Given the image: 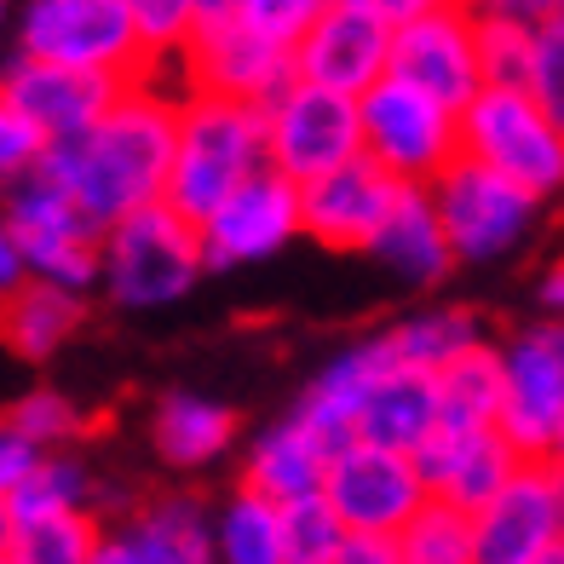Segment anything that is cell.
<instances>
[{
    "label": "cell",
    "mask_w": 564,
    "mask_h": 564,
    "mask_svg": "<svg viewBox=\"0 0 564 564\" xmlns=\"http://www.w3.org/2000/svg\"><path fill=\"white\" fill-rule=\"evenodd\" d=\"M173 150H178V105L156 87L127 82L121 98L98 116L87 133L46 144L41 173L82 202L93 225H116L121 214L167 196L173 178Z\"/></svg>",
    "instance_id": "1"
},
{
    "label": "cell",
    "mask_w": 564,
    "mask_h": 564,
    "mask_svg": "<svg viewBox=\"0 0 564 564\" xmlns=\"http://www.w3.org/2000/svg\"><path fill=\"white\" fill-rule=\"evenodd\" d=\"M271 162V110L253 98H230L191 87L178 98V150H173V178L167 202L196 225L242 185L248 173Z\"/></svg>",
    "instance_id": "2"
},
{
    "label": "cell",
    "mask_w": 564,
    "mask_h": 564,
    "mask_svg": "<svg viewBox=\"0 0 564 564\" xmlns=\"http://www.w3.org/2000/svg\"><path fill=\"white\" fill-rule=\"evenodd\" d=\"M202 276H208L202 225L191 214H178L167 196L105 225V276H98V289H105L116 312L178 305Z\"/></svg>",
    "instance_id": "3"
},
{
    "label": "cell",
    "mask_w": 564,
    "mask_h": 564,
    "mask_svg": "<svg viewBox=\"0 0 564 564\" xmlns=\"http://www.w3.org/2000/svg\"><path fill=\"white\" fill-rule=\"evenodd\" d=\"M432 202L444 214V230H449L460 265L507 260L512 248H524V237L542 219V196L524 191L519 178H507L501 167L467 156V150L432 178Z\"/></svg>",
    "instance_id": "4"
},
{
    "label": "cell",
    "mask_w": 564,
    "mask_h": 564,
    "mask_svg": "<svg viewBox=\"0 0 564 564\" xmlns=\"http://www.w3.org/2000/svg\"><path fill=\"white\" fill-rule=\"evenodd\" d=\"M460 150L519 178L542 202L564 196V127L530 87H484L460 110Z\"/></svg>",
    "instance_id": "5"
},
{
    "label": "cell",
    "mask_w": 564,
    "mask_h": 564,
    "mask_svg": "<svg viewBox=\"0 0 564 564\" xmlns=\"http://www.w3.org/2000/svg\"><path fill=\"white\" fill-rule=\"evenodd\" d=\"M12 41L18 53L105 69V75H121V82H139L150 69V53L139 41L127 0H23Z\"/></svg>",
    "instance_id": "6"
},
{
    "label": "cell",
    "mask_w": 564,
    "mask_h": 564,
    "mask_svg": "<svg viewBox=\"0 0 564 564\" xmlns=\"http://www.w3.org/2000/svg\"><path fill=\"white\" fill-rule=\"evenodd\" d=\"M364 156H375L403 185H432L460 156V110L403 75H380L364 93Z\"/></svg>",
    "instance_id": "7"
},
{
    "label": "cell",
    "mask_w": 564,
    "mask_h": 564,
    "mask_svg": "<svg viewBox=\"0 0 564 564\" xmlns=\"http://www.w3.org/2000/svg\"><path fill=\"white\" fill-rule=\"evenodd\" d=\"M265 110H271V167H282L300 185L364 156V98L294 75Z\"/></svg>",
    "instance_id": "8"
},
{
    "label": "cell",
    "mask_w": 564,
    "mask_h": 564,
    "mask_svg": "<svg viewBox=\"0 0 564 564\" xmlns=\"http://www.w3.org/2000/svg\"><path fill=\"white\" fill-rule=\"evenodd\" d=\"M305 237V202H300V178L282 167H260L230 191L219 208L202 219V253L208 271H237V265H260L276 260L289 242Z\"/></svg>",
    "instance_id": "9"
},
{
    "label": "cell",
    "mask_w": 564,
    "mask_h": 564,
    "mask_svg": "<svg viewBox=\"0 0 564 564\" xmlns=\"http://www.w3.org/2000/svg\"><path fill=\"white\" fill-rule=\"evenodd\" d=\"M564 421V317H535L501 340V432L524 455H553Z\"/></svg>",
    "instance_id": "10"
},
{
    "label": "cell",
    "mask_w": 564,
    "mask_h": 564,
    "mask_svg": "<svg viewBox=\"0 0 564 564\" xmlns=\"http://www.w3.org/2000/svg\"><path fill=\"white\" fill-rule=\"evenodd\" d=\"M478 564H535L564 547V460L524 455L501 490L473 512Z\"/></svg>",
    "instance_id": "11"
},
{
    "label": "cell",
    "mask_w": 564,
    "mask_h": 564,
    "mask_svg": "<svg viewBox=\"0 0 564 564\" xmlns=\"http://www.w3.org/2000/svg\"><path fill=\"white\" fill-rule=\"evenodd\" d=\"M392 75L449 110H467L490 87L484 82V46H478V7L473 0H438L432 12L392 30Z\"/></svg>",
    "instance_id": "12"
},
{
    "label": "cell",
    "mask_w": 564,
    "mask_h": 564,
    "mask_svg": "<svg viewBox=\"0 0 564 564\" xmlns=\"http://www.w3.org/2000/svg\"><path fill=\"white\" fill-rule=\"evenodd\" d=\"M323 496L335 501L346 530H380L398 535L415 512L432 501V484L421 473V460L409 449H387L369 438H351L346 449L328 455Z\"/></svg>",
    "instance_id": "13"
},
{
    "label": "cell",
    "mask_w": 564,
    "mask_h": 564,
    "mask_svg": "<svg viewBox=\"0 0 564 564\" xmlns=\"http://www.w3.org/2000/svg\"><path fill=\"white\" fill-rule=\"evenodd\" d=\"M121 87H127L121 75L35 58V53H18V46H12V58H0V93H7L46 139L87 133V127L121 98Z\"/></svg>",
    "instance_id": "14"
},
{
    "label": "cell",
    "mask_w": 564,
    "mask_h": 564,
    "mask_svg": "<svg viewBox=\"0 0 564 564\" xmlns=\"http://www.w3.org/2000/svg\"><path fill=\"white\" fill-rule=\"evenodd\" d=\"M398 185L387 167L375 156H351L340 162L335 173L300 185V202H305V237L335 248V253H369L375 230L387 225L392 202H398Z\"/></svg>",
    "instance_id": "15"
},
{
    "label": "cell",
    "mask_w": 564,
    "mask_h": 564,
    "mask_svg": "<svg viewBox=\"0 0 564 564\" xmlns=\"http://www.w3.org/2000/svg\"><path fill=\"white\" fill-rule=\"evenodd\" d=\"M294 75L364 98L380 75H392V23L335 0V7L294 41Z\"/></svg>",
    "instance_id": "16"
},
{
    "label": "cell",
    "mask_w": 564,
    "mask_h": 564,
    "mask_svg": "<svg viewBox=\"0 0 564 564\" xmlns=\"http://www.w3.org/2000/svg\"><path fill=\"white\" fill-rule=\"evenodd\" d=\"M185 75L191 87L271 105L294 82V46H282L265 30H253L248 18H237V23H219V30H196V41L185 46Z\"/></svg>",
    "instance_id": "17"
},
{
    "label": "cell",
    "mask_w": 564,
    "mask_h": 564,
    "mask_svg": "<svg viewBox=\"0 0 564 564\" xmlns=\"http://www.w3.org/2000/svg\"><path fill=\"white\" fill-rule=\"evenodd\" d=\"M415 460H421V473L432 484V496L478 512L512 473L524 467V449L512 444L501 426H438L415 449Z\"/></svg>",
    "instance_id": "18"
},
{
    "label": "cell",
    "mask_w": 564,
    "mask_h": 564,
    "mask_svg": "<svg viewBox=\"0 0 564 564\" xmlns=\"http://www.w3.org/2000/svg\"><path fill=\"white\" fill-rule=\"evenodd\" d=\"M392 364H398L392 335H369V340L346 346L340 357H328V364L317 369V380L300 392L294 415L312 426L328 449H346V444L357 438V409H364L369 387H375V380L387 375Z\"/></svg>",
    "instance_id": "19"
},
{
    "label": "cell",
    "mask_w": 564,
    "mask_h": 564,
    "mask_svg": "<svg viewBox=\"0 0 564 564\" xmlns=\"http://www.w3.org/2000/svg\"><path fill=\"white\" fill-rule=\"evenodd\" d=\"M369 253L398 282H409V289H438V282L460 265L449 230H444V214H438V202H432V185H398V202H392L387 225L375 230Z\"/></svg>",
    "instance_id": "20"
},
{
    "label": "cell",
    "mask_w": 564,
    "mask_h": 564,
    "mask_svg": "<svg viewBox=\"0 0 564 564\" xmlns=\"http://www.w3.org/2000/svg\"><path fill=\"white\" fill-rule=\"evenodd\" d=\"M438 426H444L438 375L415 369V364H392L369 387L364 409H357V438L387 444V449H409V455H415Z\"/></svg>",
    "instance_id": "21"
},
{
    "label": "cell",
    "mask_w": 564,
    "mask_h": 564,
    "mask_svg": "<svg viewBox=\"0 0 564 564\" xmlns=\"http://www.w3.org/2000/svg\"><path fill=\"white\" fill-rule=\"evenodd\" d=\"M87 317V294L64 282L30 276L12 300H0V346L23 364H46Z\"/></svg>",
    "instance_id": "22"
},
{
    "label": "cell",
    "mask_w": 564,
    "mask_h": 564,
    "mask_svg": "<svg viewBox=\"0 0 564 564\" xmlns=\"http://www.w3.org/2000/svg\"><path fill=\"white\" fill-rule=\"evenodd\" d=\"M328 455L335 449H328L300 415H282L276 426H265L260 438H253V449L242 460V484L265 490L271 501L312 496V490H323V478H328Z\"/></svg>",
    "instance_id": "23"
},
{
    "label": "cell",
    "mask_w": 564,
    "mask_h": 564,
    "mask_svg": "<svg viewBox=\"0 0 564 564\" xmlns=\"http://www.w3.org/2000/svg\"><path fill=\"white\" fill-rule=\"evenodd\" d=\"M150 444L173 473H202L237 444V415L202 392H167L150 415Z\"/></svg>",
    "instance_id": "24"
},
{
    "label": "cell",
    "mask_w": 564,
    "mask_h": 564,
    "mask_svg": "<svg viewBox=\"0 0 564 564\" xmlns=\"http://www.w3.org/2000/svg\"><path fill=\"white\" fill-rule=\"evenodd\" d=\"M127 530L139 535L150 564H219L214 547V512L196 496H150Z\"/></svg>",
    "instance_id": "25"
},
{
    "label": "cell",
    "mask_w": 564,
    "mask_h": 564,
    "mask_svg": "<svg viewBox=\"0 0 564 564\" xmlns=\"http://www.w3.org/2000/svg\"><path fill=\"white\" fill-rule=\"evenodd\" d=\"M214 547L219 564H289V535H282V501H271L253 484H237L214 512Z\"/></svg>",
    "instance_id": "26"
},
{
    "label": "cell",
    "mask_w": 564,
    "mask_h": 564,
    "mask_svg": "<svg viewBox=\"0 0 564 564\" xmlns=\"http://www.w3.org/2000/svg\"><path fill=\"white\" fill-rule=\"evenodd\" d=\"M387 335H392L398 364H415V369H432V375H438L449 357L473 351L478 340H490V328H484V317L467 312V305H426V312L392 323Z\"/></svg>",
    "instance_id": "27"
},
{
    "label": "cell",
    "mask_w": 564,
    "mask_h": 564,
    "mask_svg": "<svg viewBox=\"0 0 564 564\" xmlns=\"http://www.w3.org/2000/svg\"><path fill=\"white\" fill-rule=\"evenodd\" d=\"M444 426H501V346L478 340L438 369Z\"/></svg>",
    "instance_id": "28"
},
{
    "label": "cell",
    "mask_w": 564,
    "mask_h": 564,
    "mask_svg": "<svg viewBox=\"0 0 564 564\" xmlns=\"http://www.w3.org/2000/svg\"><path fill=\"white\" fill-rule=\"evenodd\" d=\"M98 535H105V519L93 507L46 512V519H12L7 564H93Z\"/></svg>",
    "instance_id": "29"
},
{
    "label": "cell",
    "mask_w": 564,
    "mask_h": 564,
    "mask_svg": "<svg viewBox=\"0 0 564 564\" xmlns=\"http://www.w3.org/2000/svg\"><path fill=\"white\" fill-rule=\"evenodd\" d=\"M93 490H98V478L69 449H41L35 467L23 473V484L7 496V507H12V519H46V512L93 507Z\"/></svg>",
    "instance_id": "30"
},
{
    "label": "cell",
    "mask_w": 564,
    "mask_h": 564,
    "mask_svg": "<svg viewBox=\"0 0 564 564\" xmlns=\"http://www.w3.org/2000/svg\"><path fill=\"white\" fill-rule=\"evenodd\" d=\"M398 547H403V564H478L473 512L444 501V496H432L415 519L398 530Z\"/></svg>",
    "instance_id": "31"
},
{
    "label": "cell",
    "mask_w": 564,
    "mask_h": 564,
    "mask_svg": "<svg viewBox=\"0 0 564 564\" xmlns=\"http://www.w3.org/2000/svg\"><path fill=\"white\" fill-rule=\"evenodd\" d=\"M535 35H542V23L478 7L484 82H490V87H530V69H535Z\"/></svg>",
    "instance_id": "32"
},
{
    "label": "cell",
    "mask_w": 564,
    "mask_h": 564,
    "mask_svg": "<svg viewBox=\"0 0 564 564\" xmlns=\"http://www.w3.org/2000/svg\"><path fill=\"white\" fill-rule=\"evenodd\" d=\"M282 535H289V564H335L346 542V519L323 490L282 501Z\"/></svg>",
    "instance_id": "33"
},
{
    "label": "cell",
    "mask_w": 564,
    "mask_h": 564,
    "mask_svg": "<svg viewBox=\"0 0 564 564\" xmlns=\"http://www.w3.org/2000/svg\"><path fill=\"white\" fill-rule=\"evenodd\" d=\"M7 421L30 438L35 449H69L75 438H87L93 432V421L75 409L64 392H53V387H35V392H23L12 409H7Z\"/></svg>",
    "instance_id": "34"
},
{
    "label": "cell",
    "mask_w": 564,
    "mask_h": 564,
    "mask_svg": "<svg viewBox=\"0 0 564 564\" xmlns=\"http://www.w3.org/2000/svg\"><path fill=\"white\" fill-rule=\"evenodd\" d=\"M127 12L139 23V41L150 58L185 53L202 30V0H127Z\"/></svg>",
    "instance_id": "35"
},
{
    "label": "cell",
    "mask_w": 564,
    "mask_h": 564,
    "mask_svg": "<svg viewBox=\"0 0 564 564\" xmlns=\"http://www.w3.org/2000/svg\"><path fill=\"white\" fill-rule=\"evenodd\" d=\"M46 139L41 127L23 116L7 93H0V191H12L18 178H30V173H41V162H46Z\"/></svg>",
    "instance_id": "36"
},
{
    "label": "cell",
    "mask_w": 564,
    "mask_h": 564,
    "mask_svg": "<svg viewBox=\"0 0 564 564\" xmlns=\"http://www.w3.org/2000/svg\"><path fill=\"white\" fill-rule=\"evenodd\" d=\"M530 93L542 98V110L564 127V12H553L535 35V69H530Z\"/></svg>",
    "instance_id": "37"
},
{
    "label": "cell",
    "mask_w": 564,
    "mask_h": 564,
    "mask_svg": "<svg viewBox=\"0 0 564 564\" xmlns=\"http://www.w3.org/2000/svg\"><path fill=\"white\" fill-rule=\"evenodd\" d=\"M328 7H335V0H248V23L265 30L271 41H282V46H294Z\"/></svg>",
    "instance_id": "38"
},
{
    "label": "cell",
    "mask_w": 564,
    "mask_h": 564,
    "mask_svg": "<svg viewBox=\"0 0 564 564\" xmlns=\"http://www.w3.org/2000/svg\"><path fill=\"white\" fill-rule=\"evenodd\" d=\"M35 455H41V449L23 438V432H18L7 415H0V501H7L18 484H23V473L35 467Z\"/></svg>",
    "instance_id": "39"
},
{
    "label": "cell",
    "mask_w": 564,
    "mask_h": 564,
    "mask_svg": "<svg viewBox=\"0 0 564 564\" xmlns=\"http://www.w3.org/2000/svg\"><path fill=\"white\" fill-rule=\"evenodd\" d=\"M335 564H403V547L398 535H380V530H346Z\"/></svg>",
    "instance_id": "40"
},
{
    "label": "cell",
    "mask_w": 564,
    "mask_h": 564,
    "mask_svg": "<svg viewBox=\"0 0 564 564\" xmlns=\"http://www.w3.org/2000/svg\"><path fill=\"white\" fill-rule=\"evenodd\" d=\"M23 282H30V253H23L18 230L7 219V208H0V300H12Z\"/></svg>",
    "instance_id": "41"
},
{
    "label": "cell",
    "mask_w": 564,
    "mask_h": 564,
    "mask_svg": "<svg viewBox=\"0 0 564 564\" xmlns=\"http://www.w3.org/2000/svg\"><path fill=\"white\" fill-rule=\"evenodd\" d=\"M93 564H150L144 547H139V535L127 530V524H105V535H98V553Z\"/></svg>",
    "instance_id": "42"
},
{
    "label": "cell",
    "mask_w": 564,
    "mask_h": 564,
    "mask_svg": "<svg viewBox=\"0 0 564 564\" xmlns=\"http://www.w3.org/2000/svg\"><path fill=\"white\" fill-rule=\"evenodd\" d=\"M346 7H357V12H369V18H380V23H409V18H421V12H432L438 0H346Z\"/></svg>",
    "instance_id": "43"
},
{
    "label": "cell",
    "mask_w": 564,
    "mask_h": 564,
    "mask_svg": "<svg viewBox=\"0 0 564 564\" xmlns=\"http://www.w3.org/2000/svg\"><path fill=\"white\" fill-rule=\"evenodd\" d=\"M490 12H512V18H530V23H547L558 12V0H478Z\"/></svg>",
    "instance_id": "44"
},
{
    "label": "cell",
    "mask_w": 564,
    "mask_h": 564,
    "mask_svg": "<svg viewBox=\"0 0 564 564\" xmlns=\"http://www.w3.org/2000/svg\"><path fill=\"white\" fill-rule=\"evenodd\" d=\"M237 18H248V0H202V30H219Z\"/></svg>",
    "instance_id": "45"
},
{
    "label": "cell",
    "mask_w": 564,
    "mask_h": 564,
    "mask_svg": "<svg viewBox=\"0 0 564 564\" xmlns=\"http://www.w3.org/2000/svg\"><path fill=\"white\" fill-rule=\"evenodd\" d=\"M535 294H542V312L547 317H564V260L547 265V276H542V289H535Z\"/></svg>",
    "instance_id": "46"
},
{
    "label": "cell",
    "mask_w": 564,
    "mask_h": 564,
    "mask_svg": "<svg viewBox=\"0 0 564 564\" xmlns=\"http://www.w3.org/2000/svg\"><path fill=\"white\" fill-rule=\"evenodd\" d=\"M7 547H12V507L0 501V564H7Z\"/></svg>",
    "instance_id": "47"
},
{
    "label": "cell",
    "mask_w": 564,
    "mask_h": 564,
    "mask_svg": "<svg viewBox=\"0 0 564 564\" xmlns=\"http://www.w3.org/2000/svg\"><path fill=\"white\" fill-rule=\"evenodd\" d=\"M553 460H564V421H558V438H553Z\"/></svg>",
    "instance_id": "48"
},
{
    "label": "cell",
    "mask_w": 564,
    "mask_h": 564,
    "mask_svg": "<svg viewBox=\"0 0 564 564\" xmlns=\"http://www.w3.org/2000/svg\"><path fill=\"white\" fill-rule=\"evenodd\" d=\"M535 564H564V547H553V553H542V558H535Z\"/></svg>",
    "instance_id": "49"
},
{
    "label": "cell",
    "mask_w": 564,
    "mask_h": 564,
    "mask_svg": "<svg viewBox=\"0 0 564 564\" xmlns=\"http://www.w3.org/2000/svg\"><path fill=\"white\" fill-rule=\"evenodd\" d=\"M7 12H12V7H7V0H0V30H7Z\"/></svg>",
    "instance_id": "50"
},
{
    "label": "cell",
    "mask_w": 564,
    "mask_h": 564,
    "mask_svg": "<svg viewBox=\"0 0 564 564\" xmlns=\"http://www.w3.org/2000/svg\"><path fill=\"white\" fill-rule=\"evenodd\" d=\"M558 12H564V0H558Z\"/></svg>",
    "instance_id": "51"
},
{
    "label": "cell",
    "mask_w": 564,
    "mask_h": 564,
    "mask_svg": "<svg viewBox=\"0 0 564 564\" xmlns=\"http://www.w3.org/2000/svg\"><path fill=\"white\" fill-rule=\"evenodd\" d=\"M473 7H478V0H473Z\"/></svg>",
    "instance_id": "52"
}]
</instances>
